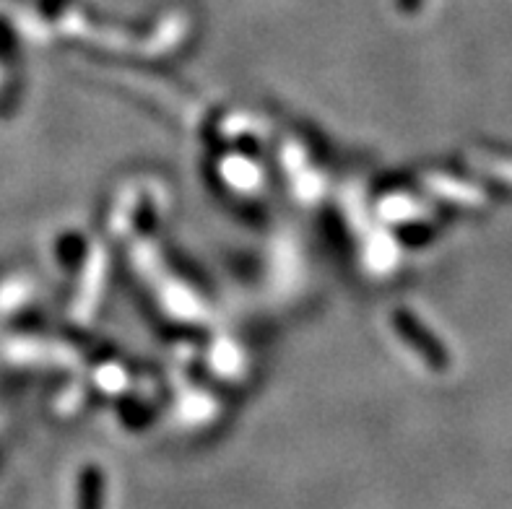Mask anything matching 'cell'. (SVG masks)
Here are the masks:
<instances>
[{
  "mask_svg": "<svg viewBox=\"0 0 512 509\" xmlns=\"http://www.w3.org/2000/svg\"><path fill=\"white\" fill-rule=\"evenodd\" d=\"M78 509H102V476L97 471H86L84 481H81Z\"/></svg>",
  "mask_w": 512,
  "mask_h": 509,
  "instance_id": "1",
  "label": "cell"
}]
</instances>
